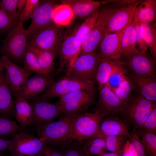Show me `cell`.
I'll return each mask as SVG.
<instances>
[{"mask_svg": "<svg viewBox=\"0 0 156 156\" xmlns=\"http://www.w3.org/2000/svg\"><path fill=\"white\" fill-rule=\"evenodd\" d=\"M60 116L58 121L49 123L35 131L45 144L52 147L62 146L73 141L71 137L73 115Z\"/></svg>", "mask_w": 156, "mask_h": 156, "instance_id": "1", "label": "cell"}, {"mask_svg": "<svg viewBox=\"0 0 156 156\" xmlns=\"http://www.w3.org/2000/svg\"><path fill=\"white\" fill-rule=\"evenodd\" d=\"M156 107V101L147 100L139 94L132 95L125 104L119 117L124 120L131 129L139 131Z\"/></svg>", "mask_w": 156, "mask_h": 156, "instance_id": "2", "label": "cell"}, {"mask_svg": "<svg viewBox=\"0 0 156 156\" xmlns=\"http://www.w3.org/2000/svg\"><path fill=\"white\" fill-rule=\"evenodd\" d=\"M105 116L97 110L93 113L81 112L73 115L71 129L72 140L83 142L98 138L99 124Z\"/></svg>", "mask_w": 156, "mask_h": 156, "instance_id": "3", "label": "cell"}, {"mask_svg": "<svg viewBox=\"0 0 156 156\" xmlns=\"http://www.w3.org/2000/svg\"><path fill=\"white\" fill-rule=\"evenodd\" d=\"M46 144L29 130L23 129L11 140L10 156H44Z\"/></svg>", "mask_w": 156, "mask_h": 156, "instance_id": "4", "label": "cell"}, {"mask_svg": "<svg viewBox=\"0 0 156 156\" xmlns=\"http://www.w3.org/2000/svg\"><path fill=\"white\" fill-rule=\"evenodd\" d=\"M23 24L18 22L3 41L0 53L9 59L16 62L23 59L27 50L28 38Z\"/></svg>", "mask_w": 156, "mask_h": 156, "instance_id": "5", "label": "cell"}, {"mask_svg": "<svg viewBox=\"0 0 156 156\" xmlns=\"http://www.w3.org/2000/svg\"><path fill=\"white\" fill-rule=\"evenodd\" d=\"M33 110L35 122L32 131H35L47 124L53 122L61 113V109L57 102L51 103L42 95L27 100Z\"/></svg>", "mask_w": 156, "mask_h": 156, "instance_id": "6", "label": "cell"}, {"mask_svg": "<svg viewBox=\"0 0 156 156\" xmlns=\"http://www.w3.org/2000/svg\"><path fill=\"white\" fill-rule=\"evenodd\" d=\"M100 57L98 48L92 53L78 56L68 68L66 76L85 80H95Z\"/></svg>", "mask_w": 156, "mask_h": 156, "instance_id": "7", "label": "cell"}, {"mask_svg": "<svg viewBox=\"0 0 156 156\" xmlns=\"http://www.w3.org/2000/svg\"><path fill=\"white\" fill-rule=\"evenodd\" d=\"M81 90L96 92L93 81L66 76L54 81L47 88L42 95L49 99H52Z\"/></svg>", "mask_w": 156, "mask_h": 156, "instance_id": "8", "label": "cell"}, {"mask_svg": "<svg viewBox=\"0 0 156 156\" xmlns=\"http://www.w3.org/2000/svg\"><path fill=\"white\" fill-rule=\"evenodd\" d=\"M104 5L100 9L99 16L94 26L83 41L78 56L95 51L107 34L106 23L110 5L107 3Z\"/></svg>", "mask_w": 156, "mask_h": 156, "instance_id": "9", "label": "cell"}, {"mask_svg": "<svg viewBox=\"0 0 156 156\" xmlns=\"http://www.w3.org/2000/svg\"><path fill=\"white\" fill-rule=\"evenodd\" d=\"M66 32L54 23L34 36L29 38L28 44L45 51H57Z\"/></svg>", "mask_w": 156, "mask_h": 156, "instance_id": "10", "label": "cell"}, {"mask_svg": "<svg viewBox=\"0 0 156 156\" xmlns=\"http://www.w3.org/2000/svg\"><path fill=\"white\" fill-rule=\"evenodd\" d=\"M142 0L118 7L111 4L106 23L107 34L120 31L126 28L132 20L135 10Z\"/></svg>", "mask_w": 156, "mask_h": 156, "instance_id": "11", "label": "cell"}, {"mask_svg": "<svg viewBox=\"0 0 156 156\" xmlns=\"http://www.w3.org/2000/svg\"><path fill=\"white\" fill-rule=\"evenodd\" d=\"M57 5L54 0L40 1L31 18V23L26 29L28 38L34 36L53 23V11Z\"/></svg>", "mask_w": 156, "mask_h": 156, "instance_id": "12", "label": "cell"}, {"mask_svg": "<svg viewBox=\"0 0 156 156\" xmlns=\"http://www.w3.org/2000/svg\"><path fill=\"white\" fill-rule=\"evenodd\" d=\"M81 44L75 35V29L66 32L59 46L60 64L57 73H59L66 64L70 67L78 57Z\"/></svg>", "mask_w": 156, "mask_h": 156, "instance_id": "13", "label": "cell"}, {"mask_svg": "<svg viewBox=\"0 0 156 156\" xmlns=\"http://www.w3.org/2000/svg\"><path fill=\"white\" fill-rule=\"evenodd\" d=\"M125 59V67L128 72L138 75H156V59L147 52L138 53Z\"/></svg>", "mask_w": 156, "mask_h": 156, "instance_id": "14", "label": "cell"}, {"mask_svg": "<svg viewBox=\"0 0 156 156\" xmlns=\"http://www.w3.org/2000/svg\"><path fill=\"white\" fill-rule=\"evenodd\" d=\"M125 103L105 85L99 90L95 110L106 116L119 117Z\"/></svg>", "mask_w": 156, "mask_h": 156, "instance_id": "15", "label": "cell"}, {"mask_svg": "<svg viewBox=\"0 0 156 156\" xmlns=\"http://www.w3.org/2000/svg\"><path fill=\"white\" fill-rule=\"evenodd\" d=\"M0 63L6 70L5 78L12 92H14L19 91L31 73L3 55L0 57Z\"/></svg>", "mask_w": 156, "mask_h": 156, "instance_id": "16", "label": "cell"}, {"mask_svg": "<svg viewBox=\"0 0 156 156\" xmlns=\"http://www.w3.org/2000/svg\"><path fill=\"white\" fill-rule=\"evenodd\" d=\"M126 28L119 31L108 33L104 36L99 45L101 57L113 60L120 59L122 38Z\"/></svg>", "mask_w": 156, "mask_h": 156, "instance_id": "17", "label": "cell"}, {"mask_svg": "<svg viewBox=\"0 0 156 156\" xmlns=\"http://www.w3.org/2000/svg\"><path fill=\"white\" fill-rule=\"evenodd\" d=\"M54 81L51 75L38 74L29 78L18 91L22 97L29 100L44 92Z\"/></svg>", "mask_w": 156, "mask_h": 156, "instance_id": "18", "label": "cell"}, {"mask_svg": "<svg viewBox=\"0 0 156 156\" xmlns=\"http://www.w3.org/2000/svg\"><path fill=\"white\" fill-rule=\"evenodd\" d=\"M131 129L128 124L118 116H105L100 122L98 138L107 136L124 135L128 137Z\"/></svg>", "mask_w": 156, "mask_h": 156, "instance_id": "19", "label": "cell"}, {"mask_svg": "<svg viewBox=\"0 0 156 156\" xmlns=\"http://www.w3.org/2000/svg\"><path fill=\"white\" fill-rule=\"evenodd\" d=\"M127 75L133 83L134 90L146 100L156 101V75H138L129 72Z\"/></svg>", "mask_w": 156, "mask_h": 156, "instance_id": "20", "label": "cell"}, {"mask_svg": "<svg viewBox=\"0 0 156 156\" xmlns=\"http://www.w3.org/2000/svg\"><path fill=\"white\" fill-rule=\"evenodd\" d=\"M15 97V117L23 129L32 131L35 120L32 107L18 91L13 92Z\"/></svg>", "mask_w": 156, "mask_h": 156, "instance_id": "21", "label": "cell"}, {"mask_svg": "<svg viewBox=\"0 0 156 156\" xmlns=\"http://www.w3.org/2000/svg\"><path fill=\"white\" fill-rule=\"evenodd\" d=\"M61 3L68 5L74 16L80 18H86L94 13L102 5L101 1L92 0H63Z\"/></svg>", "mask_w": 156, "mask_h": 156, "instance_id": "22", "label": "cell"}, {"mask_svg": "<svg viewBox=\"0 0 156 156\" xmlns=\"http://www.w3.org/2000/svg\"><path fill=\"white\" fill-rule=\"evenodd\" d=\"M125 64L124 61L113 60L100 56L95 79L98 84L99 90L105 85L114 70Z\"/></svg>", "mask_w": 156, "mask_h": 156, "instance_id": "23", "label": "cell"}, {"mask_svg": "<svg viewBox=\"0 0 156 156\" xmlns=\"http://www.w3.org/2000/svg\"><path fill=\"white\" fill-rule=\"evenodd\" d=\"M12 91L5 78L0 81V116L15 118V103Z\"/></svg>", "mask_w": 156, "mask_h": 156, "instance_id": "24", "label": "cell"}, {"mask_svg": "<svg viewBox=\"0 0 156 156\" xmlns=\"http://www.w3.org/2000/svg\"><path fill=\"white\" fill-rule=\"evenodd\" d=\"M156 19V0H142L136 8L132 20L140 24L154 21Z\"/></svg>", "mask_w": 156, "mask_h": 156, "instance_id": "25", "label": "cell"}, {"mask_svg": "<svg viewBox=\"0 0 156 156\" xmlns=\"http://www.w3.org/2000/svg\"><path fill=\"white\" fill-rule=\"evenodd\" d=\"M135 23L132 20L126 28L122 37L121 57L125 59L140 53L135 47Z\"/></svg>", "mask_w": 156, "mask_h": 156, "instance_id": "26", "label": "cell"}, {"mask_svg": "<svg viewBox=\"0 0 156 156\" xmlns=\"http://www.w3.org/2000/svg\"><path fill=\"white\" fill-rule=\"evenodd\" d=\"M96 95L79 99L60 106L61 113L60 116H71L82 112L95 103Z\"/></svg>", "mask_w": 156, "mask_h": 156, "instance_id": "27", "label": "cell"}, {"mask_svg": "<svg viewBox=\"0 0 156 156\" xmlns=\"http://www.w3.org/2000/svg\"><path fill=\"white\" fill-rule=\"evenodd\" d=\"M27 50L35 55L42 68L51 75L54 70V60L57 53L58 51L40 50L27 44Z\"/></svg>", "mask_w": 156, "mask_h": 156, "instance_id": "28", "label": "cell"}, {"mask_svg": "<svg viewBox=\"0 0 156 156\" xmlns=\"http://www.w3.org/2000/svg\"><path fill=\"white\" fill-rule=\"evenodd\" d=\"M140 32L151 56L156 59V22L154 21L141 24Z\"/></svg>", "mask_w": 156, "mask_h": 156, "instance_id": "29", "label": "cell"}, {"mask_svg": "<svg viewBox=\"0 0 156 156\" xmlns=\"http://www.w3.org/2000/svg\"><path fill=\"white\" fill-rule=\"evenodd\" d=\"M74 15L70 7L68 5L61 3L54 8L53 15V22L61 26L68 25Z\"/></svg>", "mask_w": 156, "mask_h": 156, "instance_id": "30", "label": "cell"}, {"mask_svg": "<svg viewBox=\"0 0 156 156\" xmlns=\"http://www.w3.org/2000/svg\"><path fill=\"white\" fill-rule=\"evenodd\" d=\"M82 148L88 155L101 156L107 151L104 139L96 138L88 140L83 144Z\"/></svg>", "mask_w": 156, "mask_h": 156, "instance_id": "31", "label": "cell"}, {"mask_svg": "<svg viewBox=\"0 0 156 156\" xmlns=\"http://www.w3.org/2000/svg\"><path fill=\"white\" fill-rule=\"evenodd\" d=\"M22 128L16 122L5 117L0 116V137L11 139Z\"/></svg>", "mask_w": 156, "mask_h": 156, "instance_id": "32", "label": "cell"}, {"mask_svg": "<svg viewBox=\"0 0 156 156\" xmlns=\"http://www.w3.org/2000/svg\"><path fill=\"white\" fill-rule=\"evenodd\" d=\"M23 69L28 72L38 74L51 75L41 67L35 55L32 52L27 50L23 58Z\"/></svg>", "mask_w": 156, "mask_h": 156, "instance_id": "33", "label": "cell"}, {"mask_svg": "<svg viewBox=\"0 0 156 156\" xmlns=\"http://www.w3.org/2000/svg\"><path fill=\"white\" fill-rule=\"evenodd\" d=\"M128 140L129 151L132 156H146L138 131L131 129Z\"/></svg>", "mask_w": 156, "mask_h": 156, "instance_id": "34", "label": "cell"}, {"mask_svg": "<svg viewBox=\"0 0 156 156\" xmlns=\"http://www.w3.org/2000/svg\"><path fill=\"white\" fill-rule=\"evenodd\" d=\"M100 9L86 19L83 23L77 29H75V35L82 43L83 40L94 26L99 16Z\"/></svg>", "mask_w": 156, "mask_h": 156, "instance_id": "35", "label": "cell"}, {"mask_svg": "<svg viewBox=\"0 0 156 156\" xmlns=\"http://www.w3.org/2000/svg\"><path fill=\"white\" fill-rule=\"evenodd\" d=\"M138 131L146 153L149 156H156V134L142 129Z\"/></svg>", "mask_w": 156, "mask_h": 156, "instance_id": "36", "label": "cell"}, {"mask_svg": "<svg viewBox=\"0 0 156 156\" xmlns=\"http://www.w3.org/2000/svg\"><path fill=\"white\" fill-rule=\"evenodd\" d=\"M134 90L133 83L126 74L114 93L125 104L132 96V93Z\"/></svg>", "mask_w": 156, "mask_h": 156, "instance_id": "37", "label": "cell"}, {"mask_svg": "<svg viewBox=\"0 0 156 156\" xmlns=\"http://www.w3.org/2000/svg\"><path fill=\"white\" fill-rule=\"evenodd\" d=\"M104 139L107 151L111 152L119 151L126 144L128 137L124 135H111L105 137Z\"/></svg>", "mask_w": 156, "mask_h": 156, "instance_id": "38", "label": "cell"}, {"mask_svg": "<svg viewBox=\"0 0 156 156\" xmlns=\"http://www.w3.org/2000/svg\"><path fill=\"white\" fill-rule=\"evenodd\" d=\"M96 94L95 92L85 90H79L62 96L60 97L57 102L61 106L73 101L91 96Z\"/></svg>", "mask_w": 156, "mask_h": 156, "instance_id": "39", "label": "cell"}, {"mask_svg": "<svg viewBox=\"0 0 156 156\" xmlns=\"http://www.w3.org/2000/svg\"><path fill=\"white\" fill-rule=\"evenodd\" d=\"M128 73L125 66L117 68L110 75L105 85L114 92L120 85L125 75Z\"/></svg>", "mask_w": 156, "mask_h": 156, "instance_id": "40", "label": "cell"}, {"mask_svg": "<svg viewBox=\"0 0 156 156\" xmlns=\"http://www.w3.org/2000/svg\"><path fill=\"white\" fill-rule=\"evenodd\" d=\"M75 141H73L64 146L58 147L63 156H86L82 148L83 142Z\"/></svg>", "mask_w": 156, "mask_h": 156, "instance_id": "41", "label": "cell"}, {"mask_svg": "<svg viewBox=\"0 0 156 156\" xmlns=\"http://www.w3.org/2000/svg\"><path fill=\"white\" fill-rule=\"evenodd\" d=\"M40 1L39 0H26L25 7L19 16L18 22L23 24L26 21L31 18Z\"/></svg>", "mask_w": 156, "mask_h": 156, "instance_id": "42", "label": "cell"}, {"mask_svg": "<svg viewBox=\"0 0 156 156\" xmlns=\"http://www.w3.org/2000/svg\"><path fill=\"white\" fill-rule=\"evenodd\" d=\"M18 23L9 16L0 1V33L10 30Z\"/></svg>", "mask_w": 156, "mask_h": 156, "instance_id": "43", "label": "cell"}, {"mask_svg": "<svg viewBox=\"0 0 156 156\" xmlns=\"http://www.w3.org/2000/svg\"><path fill=\"white\" fill-rule=\"evenodd\" d=\"M18 0H1V4L9 16L18 23L19 16L17 13V5Z\"/></svg>", "mask_w": 156, "mask_h": 156, "instance_id": "44", "label": "cell"}, {"mask_svg": "<svg viewBox=\"0 0 156 156\" xmlns=\"http://www.w3.org/2000/svg\"><path fill=\"white\" fill-rule=\"evenodd\" d=\"M141 129L156 134V107L149 114Z\"/></svg>", "mask_w": 156, "mask_h": 156, "instance_id": "45", "label": "cell"}, {"mask_svg": "<svg viewBox=\"0 0 156 156\" xmlns=\"http://www.w3.org/2000/svg\"><path fill=\"white\" fill-rule=\"evenodd\" d=\"M134 23L136 31L135 48L140 53H146L148 49L141 35L140 24L134 22Z\"/></svg>", "mask_w": 156, "mask_h": 156, "instance_id": "46", "label": "cell"}, {"mask_svg": "<svg viewBox=\"0 0 156 156\" xmlns=\"http://www.w3.org/2000/svg\"><path fill=\"white\" fill-rule=\"evenodd\" d=\"M136 0H105L101 1L102 5L112 3L118 7H121L135 1Z\"/></svg>", "mask_w": 156, "mask_h": 156, "instance_id": "47", "label": "cell"}, {"mask_svg": "<svg viewBox=\"0 0 156 156\" xmlns=\"http://www.w3.org/2000/svg\"><path fill=\"white\" fill-rule=\"evenodd\" d=\"M44 156H63V155L59 149H55L53 147L46 144L44 151Z\"/></svg>", "mask_w": 156, "mask_h": 156, "instance_id": "48", "label": "cell"}, {"mask_svg": "<svg viewBox=\"0 0 156 156\" xmlns=\"http://www.w3.org/2000/svg\"><path fill=\"white\" fill-rule=\"evenodd\" d=\"M11 140L0 137V153H4L7 150H8Z\"/></svg>", "mask_w": 156, "mask_h": 156, "instance_id": "49", "label": "cell"}, {"mask_svg": "<svg viewBox=\"0 0 156 156\" xmlns=\"http://www.w3.org/2000/svg\"><path fill=\"white\" fill-rule=\"evenodd\" d=\"M126 143L119 151L114 152H106L101 156H121L125 151Z\"/></svg>", "mask_w": 156, "mask_h": 156, "instance_id": "50", "label": "cell"}, {"mask_svg": "<svg viewBox=\"0 0 156 156\" xmlns=\"http://www.w3.org/2000/svg\"><path fill=\"white\" fill-rule=\"evenodd\" d=\"M26 0H18L17 5V13L19 16L23 11L26 4Z\"/></svg>", "mask_w": 156, "mask_h": 156, "instance_id": "51", "label": "cell"}, {"mask_svg": "<svg viewBox=\"0 0 156 156\" xmlns=\"http://www.w3.org/2000/svg\"><path fill=\"white\" fill-rule=\"evenodd\" d=\"M4 69L2 65L0 63V81L3 79L5 78V75L3 73L2 71Z\"/></svg>", "mask_w": 156, "mask_h": 156, "instance_id": "52", "label": "cell"}, {"mask_svg": "<svg viewBox=\"0 0 156 156\" xmlns=\"http://www.w3.org/2000/svg\"><path fill=\"white\" fill-rule=\"evenodd\" d=\"M4 153H0V156H10V155H8L5 154Z\"/></svg>", "mask_w": 156, "mask_h": 156, "instance_id": "53", "label": "cell"}]
</instances>
